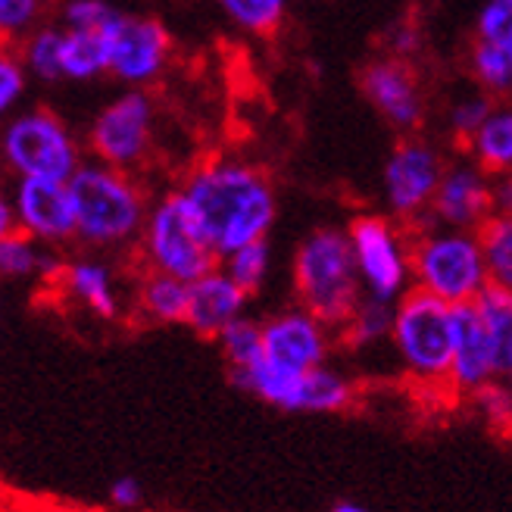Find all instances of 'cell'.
Wrapping results in <instances>:
<instances>
[{
    "instance_id": "1",
    "label": "cell",
    "mask_w": 512,
    "mask_h": 512,
    "mask_svg": "<svg viewBox=\"0 0 512 512\" xmlns=\"http://www.w3.org/2000/svg\"><path fill=\"white\" fill-rule=\"evenodd\" d=\"M219 260L263 241L275 222V191L263 169L244 160H207L178 188Z\"/></svg>"
},
{
    "instance_id": "2",
    "label": "cell",
    "mask_w": 512,
    "mask_h": 512,
    "mask_svg": "<svg viewBox=\"0 0 512 512\" xmlns=\"http://www.w3.org/2000/svg\"><path fill=\"white\" fill-rule=\"evenodd\" d=\"M360 285L363 278L347 232L319 228L303 238L294 256V288L306 313L341 331L366 297Z\"/></svg>"
},
{
    "instance_id": "3",
    "label": "cell",
    "mask_w": 512,
    "mask_h": 512,
    "mask_svg": "<svg viewBox=\"0 0 512 512\" xmlns=\"http://www.w3.org/2000/svg\"><path fill=\"white\" fill-rule=\"evenodd\" d=\"M69 194L79 219V241L91 247H119L144 232L150 207L128 172L97 160L82 163L69 178Z\"/></svg>"
},
{
    "instance_id": "4",
    "label": "cell",
    "mask_w": 512,
    "mask_h": 512,
    "mask_svg": "<svg viewBox=\"0 0 512 512\" xmlns=\"http://www.w3.org/2000/svg\"><path fill=\"white\" fill-rule=\"evenodd\" d=\"M409 263H413L416 288L447 300L450 306L475 303L491 285L488 263L475 232L459 228H422L409 241Z\"/></svg>"
},
{
    "instance_id": "5",
    "label": "cell",
    "mask_w": 512,
    "mask_h": 512,
    "mask_svg": "<svg viewBox=\"0 0 512 512\" xmlns=\"http://www.w3.org/2000/svg\"><path fill=\"white\" fill-rule=\"evenodd\" d=\"M141 253L150 272H163L178 281H200L219 269V253L203 238L200 225L182 191H172L150 207L147 225L141 232Z\"/></svg>"
},
{
    "instance_id": "6",
    "label": "cell",
    "mask_w": 512,
    "mask_h": 512,
    "mask_svg": "<svg viewBox=\"0 0 512 512\" xmlns=\"http://www.w3.org/2000/svg\"><path fill=\"white\" fill-rule=\"evenodd\" d=\"M394 344L406 369L425 381H444L453 372V306L422 288L397 300Z\"/></svg>"
},
{
    "instance_id": "7",
    "label": "cell",
    "mask_w": 512,
    "mask_h": 512,
    "mask_svg": "<svg viewBox=\"0 0 512 512\" xmlns=\"http://www.w3.org/2000/svg\"><path fill=\"white\" fill-rule=\"evenodd\" d=\"M4 160L16 178L69 182L82 166V153L57 113L25 110L10 119L4 132Z\"/></svg>"
},
{
    "instance_id": "8",
    "label": "cell",
    "mask_w": 512,
    "mask_h": 512,
    "mask_svg": "<svg viewBox=\"0 0 512 512\" xmlns=\"http://www.w3.org/2000/svg\"><path fill=\"white\" fill-rule=\"evenodd\" d=\"M347 238L363 278V291L388 303L400 300L406 294V281L413 278L409 241L400 228L388 216L363 213L350 222Z\"/></svg>"
},
{
    "instance_id": "9",
    "label": "cell",
    "mask_w": 512,
    "mask_h": 512,
    "mask_svg": "<svg viewBox=\"0 0 512 512\" xmlns=\"http://www.w3.org/2000/svg\"><path fill=\"white\" fill-rule=\"evenodd\" d=\"M153 141V104L150 94L132 88L100 110L88 128V147L97 163L128 172L138 166Z\"/></svg>"
},
{
    "instance_id": "10",
    "label": "cell",
    "mask_w": 512,
    "mask_h": 512,
    "mask_svg": "<svg viewBox=\"0 0 512 512\" xmlns=\"http://www.w3.org/2000/svg\"><path fill=\"white\" fill-rule=\"evenodd\" d=\"M444 160L422 138H406L384 163V200L400 222H422L431 213L434 194L444 182Z\"/></svg>"
},
{
    "instance_id": "11",
    "label": "cell",
    "mask_w": 512,
    "mask_h": 512,
    "mask_svg": "<svg viewBox=\"0 0 512 512\" xmlns=\"http://www.w3.org/2000/svg\"><path fill=\"white\" fill-rule=\"evenodd\" d=\"M107 35H110V75H116L119 82L132 88H144L153 79H160L172 57V38L160 19L119 13Z\"/></svg>"
},
{
    "instance_id": "12",
    "label": "cell",
    "mask_w": 512,
    "mask_h": 512,
    "mask_svg": "<svg viewBox=\"0 0 512 512\" xmlns=\"http://www.w3.org/2000/svg\"><path fill=\"white\" fill-rule=\"evenodd\" d=\"M10 203L16 213V228L38 244H63L79 238V219H75L69 182L16 178Z\"/></svg>"
},
{
    "instance_id": "13",
    "label": "cell",
    "mask_w": 512,
    "mask_h": 512,
    "mask_svg": "<svg viewBox=\"0 0 512 512\" xmlns=\"http://www.w3.org/2000/svg\"><path fill=\"white\" fill-rule=\"evenodd\" d=\"M500 378L497 338L478 303L453 306V372L450 381L459 391L481 394Z\"/></svg>"
},
{
    "instance_id": "14",
    "label": "cell",
    "mask_w": 512,
    "mask_h": 512,
    "mask_svg": "<svg viewBox=\"0 0 512 512\" xmlns=\"http://www.w3.org/2000/svg\"><path fill=\"white\" fill-rule=\"evenodd\" d=\"M360 88L381 119H388L400 132H413L425 119V94L416 69L406 60L381 57L360 72Z\"/></svg>"
},
{
    "instance_id": "15",
    "label": "cell",
    "mask_w": 512,
    "mask_h": 512,
    "mask_svg": "<svg viewBox=\"0 0 512 512\" xmlns=\"http://www.w3.org/2000/svg\"><path fill=\"white\" fill-rule=\"evenodd\" d=\"M428 216L444 228L478 232L494 216V178L475 163L447 166Z\"/></svg>"
},
{
    "instance_id": "16",
    "label": "cell",
    "mask_w": 512,
    "mask_h": 512,
    "mask_svg": "<svg viewBox=\"0 0 512 512\" xmlns=\"http://www.w3.org/2000/svg\"><path fill=\"white\" fill-rule=\"evenodd\" d=\"M266 363L294 375L313 372L325 363L328 353V325L313 313L294 310L263 322Z\"/></svg>"
},
{
    "instance_id": "17",
    "label": "cell",
    "mask_w": 512,
    "mask_h": 512,
    "mask_svg": "<svg viewBox=\"0 0 512 512\" xmlns=\"http://www.w3.org/2000/svg\"><path fill=\"white\" fill-rule=\"evenodd\" d=\"M247 297L250 294L219 266L191 285V306L185 325L197 331L200 338H219L228 325L241 319Z\"/></svg>"
},
{
    "instance_id": "18",
    "label": "cell",
    "mask_w": 512,
    "mask_h": 512,
    "mask_svg": "<svg viewBox=\"0 0 512 512\" xmlns=\"http://www.w3.org/2000/svg\"><path fill=\"white\" fill-rule=\"evenodd\" d=\"M350 400H353L350 381L338 372H328L319 366L291 381L281 409H285V413H338Z\"/></svg>"
},
{
    "instance_id": "19",
    "label": "cell",
    "mask_w": 512,
    "mask_h": 512,
    "mask_svg": "<svg viewBox=\"0 0 512 512\" xmlns=\"http://www.w3.org/2000/svg\"><path fill=\"white\" fill-rule=\"evenodd\" d=\"M466 150L472 163L491 178L512 172V100H503L494 107V113L469 138Z\"/></svg>"
},
{
    "instance_id": "20",
    "label": "cell",
    "mask_w": 512,
    "mask_h": 512,
    "mask_svg": "<svg viewBox=\"0 0 512 512\" xmlns=\"http://www.w3.org/2000/svg\"><path fill=\"white\" fill-rule=\"evenodd\" d=\"M110 72L107 29H63V79L94 82Z\"/></svg>"
},
{
    "instance_id": "21",
    "label": "cell",
    "mask_w": 512,
    "mask_h": 512,
    "mask_svg": "<svg viewBox=\"0 0 512 512\" xmlns=\"http://www.w3.org/2000/svg\"><path fill=\"white\" fill-rule=\"evenodd\" d=\"M66 288L79 297L88 310L100 319H116L119 303H116V291H113V275L104 263L97 260H75L66 266L63 272Z\"/></svg>"
},
{
    "instance_id": "22",
    "label": "cell",
    "mask_w": 512,
    "mask_h": 512,
    "mask_svg": "<svg viewBox=\"0 0 512 512\" xmlns=\"http://www.w3.org/2000/svg\"><path fill=\"white\" fill-rule=\"evenodd\" d=\"M138 300H141V310L153 322H188L191 285L163 272H147L141 278Z\"/></svg>"
},
{
    "instance_id": "23",
    "label": "cell",
    "mask_w": 512,
    "mask_h": 512,
    "mask_svg": "<svg viewBox=\"0 0 512 512\" xmlns=\"http://www.w3.org/2000/svg\"><path fill=\"white\" fill-rule=\"evenodd\" d=\"M469 72L484 94L512 100V47L475 41L469 50Z\"/></svg>"
},
{
    "instance_id": "24",
    "label": "cell",
    "mask_w": 512,
    "mask_h": 512,
    "mask_svg": "<svg viewBox=\"0 0 512 512\" xmlns=\"http://www.w3.org/2000/svg\"><path fill=\"white\" fill-rule=\"evenodd\" d=\"M19 57L38 82H60L63 79V29L57 25H41L25 41H19Z\"/></svg>"
},
{
    "instance_id": "25",
    "label": "cell",
    "mask_w": 512,
    "mask_h": 512,
    "mask_svg": "<svg viewBox=\"0 0 512 512\" xmlns=\"http://www.w3.org/2000/svg\"><path fill=\"white\" fill-rule=\"evenodd\" d=\"M478 241L488 263L491 285L512 294V219L509 216H491L478 228Z\"/></svg>"
},
{
    "instance_id": "26",
    "label": "cell",
    "mask_w": 512,
    "mask_h": 512,
    "mask_svg": "<svg viewBox=\"0 0 512 512\" xmlns=\"http://www.w3.org/2000/svg\"><path fill=\"white\" fill-rule=\"evenodd\" d=\"M216 4L228 22L256 38L275 35L288 16V0H216Z\"/></svg>"
},
{
    "instance_id": "27",
    "label": "cell",
    "mask_w": 512,
    "mask_h": 512,
    "mask_svg": "<svg viewBox=\"0 0 512 512\" xmlns=\"http://www.w3.org/2000/svg\"><path fill=\"white\" fill-rule=\"evenodd\" d=\"M394 316H397L394 303L366 294L360 306H356V313L350 316V322L341 328V335L347 338L350 347H369L381 338L394 335Z\"/></svg>"
},
{
    "instance_id": "28",
    "label": "cell",
    "mask_w": 512,
    "mask_h": 512,
    "mask_svg": "<svg viewBox=\"0 0 512 512\" xmlns=\"http://www.w3.org/2000/svg\"><path fill=\"white\" fill-rule=\"evenodd\" d=\"M222 347L225 363L232 366V372H247L253 366H260L266 360V344H263V325L253 319H238L228 325L222 335L216 338Z\"/></svg>"
},
{
    "instance_id": "29",
    "label": "cell",
    "mask_w": 512,
    "mask_h": 512,
    "mask_svg": "<svg viewBox=\"0 0 512 512\" xmlns=\"http://www.w3.org/2000/svg\"><path fill=\"white\" fill-rule=\"evenodd\" d=\"M50 256L38 247L35 238H29L25 232H13V235H0V272L7 278H29L38 275L44 269H50Z\"/></svg>"
},
{
    "instance_id": "30",
    "label": "cell",
    "mask_w": 512,
    "mask_h": 512,
    "mask_svg": "<svg viewBox=\"0 0 512 512\" xmlns=\"http://www.w3.org/2000/svg\"><path fill=\"white\" fill-rule=\"evenodd\" d=\"M269 260H272V253H269V241H253L241 250H235L232 256H225L222 260V269L232 275L238 285L253 294V291H260L263 288V281L269 275Z\"/></svg>"
},
{
    "instance_id": "31",
    "label": "cell",
    "mask_w": 512,
    "mask_h": 512,
    "mask_svg": "<svg viewBox=\"0 0 512 512\" xmlns=\"http://www.w3.org/2000/svg\"><path fill=\"white\" fill-rule=\"evenodd\" d=\"M494 107H497V100L491 94H484V91L456 100V104L450 107V113H447V125H450V132L456 135V141H463V147H466L469 138L484 125V119L494 113Z\"/></svg>"
},
{
    "instance_id": "32",
    "label": "cell",
    "mask_w": 512,
    "mask_h": 512,
    "mask_svg": "<svg viewBox=\"0 0 512 512\" xmlns=\"http://www.w3.org/2000/svg\"><path fill=\"white\" fill-rule=\"evenodd\" d=\"M44 0H0V32L7 41H25L41 22Z\"/></svg>"
},
{
    "instance_id": "33",
    "label": "cell",
    "mask_w": 512,
    "mask_h": 512,
    "mask_svg": "<svg viewBox=\"0 0 512 512\" xmlns=\"http://www.w3.org/2000/svg\"><path fill=\"white\" fill-rule=\"evenodd\" d=\"M475 41L512 47V0H484L475 19Z\"/></svg>"
},
{
    "instance_id": "34",
    "label": "cell",
    "mask_w": 512,
    "mask_h": 512,
    "mask_svg": "<svg viewBox=\"0 0 512 512\" xmlns=\"http://www.w3.org/2000/svg\"><path fill=\"white\" fill-rule=\"evenodd\" d=\"M119 10L107 0H66L60 10L63 29H110Z\"/></svg>"
},
{
    "instance_id": "35",
    "label": "cell",
    "mask_w": 512,
    "mask_h": 512,
    "mask_svg": "<svg viewBox=\"0 0 512 512\" xmlns=\"http://www.w3.org/2000/svg\"><path fill=\"white\" fill-rule=\"evenodd\" d=\"M25 82H29V69H25L19 54H4L0 57V107L10 110L19 104L25 94Z\"/></svg>"
},
{
    "instance_id": "36",
    "label": "cell",
    "mask_w": 512,
    "mask_h": 512,
    "mask_svg": "<svg viewBox=\"0 0 512 512\" xmlns=\"http://www.w3.org/2000/svg\"><path fill=\"white\" fill-rule=\"evenodd\" d=\"M388 47H391V57L397 60H406L416 57L422 50V32L416 22H397L394 29L388 32Z\"/></svg>"
},
{
    "instance_id": "37",
    "label": "cell",
    "mask_w": 512,
    "mask_h": 512,
    "mask_svg": "<svg viewBox=\"0 0 512 512\" xmlns=\"http://www.w3.org/2000/svg\"><path fill=\"white\" fill-rule=\"evenodd\" d=\"M110 500H113V506H119V509H135V506H141V500H144L141 481H138L135 475H119V478L110 484Z\"/></svg>"
},
{
    "instance_id": "38",
    "label": "cell",
    "mask_w": 512,
    "mask_h": 512,
    "mask_svg": "<svg viewBox=\"0 0 512 512\" xmlns=\"http://www.w3.org/2000/svg\"><path fill=\"white\" fill-rule=\"evenodd\" d=\"M494 216L512 219V172L494 178Z\"/></svg>"
},
{
    "instance_id": "39",
    "label": "cell",
    "mask_w": 512,
    "mask_h": 512,
    "mask_svg": "<svg viewBox=\"0 0 512 512\" xmlns=\"http://www.w3.org/2000/svg\"><path fill=\"white\" fill-rule=\"evenodd\" d=\"M331 512H372V509H366L360 503H335V506H331Z\"/></svg>"
},
{
    "instance_id": "40",
    "label": "cell",
    "mask_w": 512,
    "mask_h": 512,
    "mask_svg": "<svg viewBox=\"0 0 512 512\" xmlns=\"http://www.w3.org/2000/svg\"><path fill=\"white\" fill-rule=\"evenodd\" d=\"M503 384H506V388H509V391H512V372H509V375H506V378H503Z\"/></svg>"
}]
</instances>
